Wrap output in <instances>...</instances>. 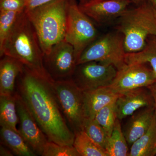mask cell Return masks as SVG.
<instances>
[{
  "label": "cell",
  "instance_id": "4dcf8cb0",
  "mask_svg": "<svg viewBox=\"0 0 156 156\" xmlns=\"http://www.w3.org/2000/svg\"><path fill=\"white\" fill-rule=\"evenodd\" d=\"M131 3L135 4L136 5H139L146 2V0H129Z\"/></svg>",
  "mask_w": 156,
  "mask_h": 156
},
{
  "label": "cell",
  "instance_id": "4fadbf2b",
  "mask_svg": "<svg viewBox=\"0 0 156 156\" xmlns=\"http://www.w3.org/2000/svg\"><path fill=\"white\" fill-rule=\"evenodd\" d=\"M154 106L152 95L147 87H141L122 93L115 101L117 118L120 120L144 108Z\"/></svg>",
  "mask_w": 156,
  "mask_h": 156
},
{
  "label": "cell",
  "instance_id": "8992f818",
  "mask_svg": "<svg viewBox=\"0 0 156 156\" xmlns=\"http://www.w3.org/2000/svg\"><path fill=\"white\" fill-rule=\"evenodd\" d=\"M97 35L92 20L75 0H68L64 40L73 47L77 62L84 50L97 38Z\"/></svg>",
  "mask_w": 156,
  "mask_h": 156
},
{
  "label": "cell",
  "instance_id": "9a60e30c",
  "mask_svg": "<svg viewBox=\"0 0 156 156\" xmlns=\"http://www.w3.org/2000/svg\"><path fill=\"white\" fill-rule=\"evenodd\" d=\"M154 106L139 109L131 115L123 131L128 144L131 145L145 134L150 127L154 115Z\"/></svg>",
  "mask_w": 156,
  "mask_h": 156
},
{
  "label": "cell",
  "instance_id": "e0dca14e",
  "mask_svg": "<svg viewBox=\"0 0 156 156\" xmlns=\"http://www.w3.org/2000/svg\"><path fill=\"white\" fill-rule=\"evenodd\" d=\"M1 127V144L9 148L16 155L37 156L19 132L5 126Z\"/></svg>",
  "mask_w": 156,
  "mask_h": 156
},
{
  "label": "cell",
  "instance_id": "6da1fadb",
  "mask_svg": "<svg viewBox=\"0 0 156 156\" xmlns=\"http://www.w3.org/2000/svg\"><path fill=\"white\" fill-rule=\"evenodd\" d=\"M50 76L23 66L16 81L17 92L28 107L49 141L73 146L75 134L62 110Z\"/></svg>",
  "mask_w": 156,
  "mask_h": 156
},
{
  "label": "cell",
  "instance_id": "3957f363",
  "mask_svg": "<svg viewBox=\"0 0 156 156\" xmlns=\"http://www.w3.org/2000/svg\"><path fill=\"white\" fill-rule=\"evenodd\" d=\"M68 0H53L25 11L38 38L44 54L64 40Z\"/></svg>",
  "mask_w": 156,
  "mask_h": 156
},
{
  "label": "cell",
  "instance_id": "1f68e13d",
  "mask_svg": "<svg viewBox=\"0 0 156 156\" xmlns=\"http://www.w3.org/2000/svg\"><path fill=\"white\" fill-rule=\"evenodd\" d=\"M147 1L156 11V0H147Z\"/></svg>",
  "mask_w": 156,
  "mask_h": 156
},
{
  "label": "cell",
  "instance_id": "4316f807",
  "mask_svg": "<svg viewBox=\"0 0 156 156\" xmlns=\"http://www.w3.org/2000/svg\"><path fill=\"white\" fill-rule=\"evenodd\" d=\"M27 0H0V11L22 12L25 11Z\"/></svg>",
  "mask_w": 156,
  "mask_h": 156
},
{
  "label": "cell",
  "instance_id": "d6a6232c",
  "mask_svg": "<svg viewBox=\"0 0 156 156\" xmlns=\"http://www.w3.org/2000/svg\"><path fill=\"white\" fill-rule=\"evenodd\" d=\"M89 1V0H80V4H83V3L86 2H88V1Z\"/></svg>",
  "mask_w": 156,
  "mask_h": 156
},
{
  "label": "cell",
  "instance_id": "30bf717a",
  "mask_svg": "<svg viewBox=\"0 0 156 156\" xmlns=\"http://www.w3.org/2000/svg\"><path fill=\"white\" fill-rule=\"evenodd\" d=\"M147 63L126 64L118 70L112 83L108 86L118 94L132 89L147 87L156 83V77L151 68Z\"/></svg>",
  "mask_w": 156,
  "mask_h": 156
},
{
  "label": "cell",
  "instance_id": "d6986e66",
  "mask_svg": "<svg viewBox=\"0 0 156 156\" xmlns=\"http://www.w3.org/2000/svg\"><path fill=\"white\" fill-rule=\"evenodd\" d=\"M19 122L15 95H0V125L18 131Z\"/></svg>",
  "mask_w": 156,
  "mask_h": 156
},
{
  "label": "cell",
  "instance_id": "d4e9b609",
  "mask_svg": "<svg viewBox=\"0 0 156 156\" xmlns=\"http://www.w3.org/2000/svg\"><path fill=\"white\" fill-rule=\"evenodd\" d=\"M83 131L98 144L105 149L108 136L103 128L95 119L86 118Z\"/></svg>",
  "mask_w": 156,
  "mask_h": 156
},
{
  "label": "cell",
  "instance_id": "7402d4cb",
  "mask_svg": "<svg viewBox=\"0 0 156 156\" xmlns=\"http://www.w3.org/2000/svg\"><path fill=\"white\" fill-rule=\"evenodd\" d=\"M74 147L80 156H109L105 149L92 140L83 131L76 132Z\"/></svg>",
  "mask_w": 156,
  "mask_h": 156
},
{
  "label": "cell",
  "instance_id": "7a4b0ae2",
  "mask_svg": "<svg viewBox=\"0 0 156 156\" xmlns=\"http://www.w3.org/2000/svg\"><path fill=\"white\" fill-rule=\"evenodd\" d=\"M4 55L15 58L33 71L50 76L44 66V53L37 35L25 11L0 49L1 57Z\"/></svg>",
  "mask_w": 156,
  "mask_h": 156
},
{
  "label": "cell",
  "instance_id": "44dd1931",
  "mask_svg": "<svg viewBox=\"0 0 156 156\" xmlns=\"http://www.w3.org/2000/svg\"><path fill=\"white\" fill-rule=\"evenodd\" d=\"M117 118L112 134L108 138L105 149L109 156H128V142Z\"/></svg>",
  "mask_w": 156,
  "mask_h": 156
},
{
  "label": "cell",
  "instance_id": "ba28073f",
  "mask_svg": "<svg viewBox=\"0 0 156 156\" xmlns=\"http://www.w3.org/2000/svg\"><path fill=\"white\" fill-rule=\"evenodd\" d=\"M43 59L46 71L54 80L70 79L77 66L73 47L65 40L44 54Z\"/></svg>",
  "mask_w": 156,
  "mask_h": 156
},
{
  "label": "cell",
  "instance_id": "603a6c76",
  "mask_svg": "<svg viewBox=\"0 0 156 156\" xmlns=\"http://www.w3.org/2000/svg\"><path fill=\"white\" fill-rule=\"evenodd\" d=\"M115 101L109 104L101 109L98 112L94 118L103 128L108 138L112 134L117 118L115 111Z\"/></svg>",
  "mask_w": 156,
  "mask_h": 156
},
{
  "label": "cell",
  "instance_id": "277c9868",
  "mask_svg": "<svg viewBox=\"0 0 156 156\" xmlns=\"http://www.w3.org/2000/svg\"><path fill=\"white\" fill-rule=\"evenodd\" d=\"M116 29L124 36L127 53H135L145 47L148 38L156 36V11L148 2L128 9L117 19Z\"/></svg>",
  "mask_w": 156,
  "mask_h": 156
},
{
  "label": "cell",
  "instance_id": "f1b7e54d",
  "mask_svg": "<svg viewBox=\"0 0 156 156\" xmlns=\"http://www.w3.org/2000/svg\"><path fill=\"white\" fill-rule=\"evenodd\" d=\"M5 146L1 144L0 146V156H12L13 153L9 148L6 147Z\"/></svg>",
  "mask_w": 156,
  "mask_h": 156
},
{
  "label": "cell",
  "instance_id": "836d02e7",
  "mask_svg": "<svg viewBox=\"0 0 156 156\" xmlns=\"http://www.w3.org/2000/svg\"><path fill=\"white\" fill-rule=\"evenodd\" d=\"M156 156V145L154 150L153 154V156Z\"/></svg>",
  "mask_w": 156,
  "mask_h": 156
},
{
  "label": "cell",
  "instance_id": "cb8c5ba5",
  "mask_svg": "<svg viewBox=\"0 0 156 156\" xmlns=\"http://www.w3.org/2000/svg\"><path fill=\"white\" fill-rule=\"evenodd\" d=\"M23 12L0 11V49L2 48Z\"/></svg>",
  "mask_w": 156,
  "mask_h": 156
},
{
  "label": "cell",
  "instance_id": "ac0fdd59",
  "mask_svg": "<svg viewBox=\"0 0 156 156\" xmlns=\"http://www.w3.org/2000/svg\"><path fill=\"white\" fill-rule=\"evenodd\" d=\"M156 145V117L145 134L131 145L128 156H153Z\"/></svg>",
  "mask_w": 156,
  "mask_h": 156
},
{
  "label": "cell",
  "instance_id": "ffe728a7",
  "mask_svg": "<svg viewBox=\"0 0 156 156\" xmlns=\"http://www.w3.org/2000/svg\"><path fill=\"white\" fill-rule=\"evenodd\" d=\"M126 62L128 63H148L151 66L156 77V36L148 38L144 48L135 53H126Z\"/></svg>",
  "mask_w": 156,
  "mask_h": 156
},
{
  "label": "cell",
  "instance_id": "7c38bea8",
  "mask_svg": "<svg viewBox=\"0 0 156 156\" xmlns=\"http://www.w3.org/2000/svg\"><path fill=\"white\" fill-rule=\"evenodd\" d=\"M131 3L129 0H89L79 7L89 18L103 24L118 19Z\"/></svg>",
  "mask_w": 156,
  "mask_h": 156
},
{
  "label": "cell",
  "instance_id": "9c48e42d",
  "mask_svg": "<svg viewBox=\"0 0 156 156\" xmlns=\"http://www.w3.org/2000/svg\"><path fill=\"white\" fill-rule=\"evenodd\" d=\"M117 71L113 65L89 62L77 65L71 78L82 91H87L109 86Z\"/></svg>",
  "mask_w": 156,
  "mask_h": 156
},
{
  "label": "cell",
  "instance_id": "8fae6325",
  "mask_svg": "<svg viewBox=\"0 0 156 156\" xmlns=\"http://www.w3.org/2000/svg\"><path fill=\"white\" fill-rule=\"evenodd\" d=\"M20 122L18 131L37 155L42 156L49 140L19 93H14Z\"/></svg>",
  "mask_w": 156,
  "mask_h": 156
},
{
  "label": "cell",
  "instance_id": "5b68a950",
  "mask_svg": "<svg viewBox=\"0 0 156 156\" xmlns=\"http://www.w3.org/2000/svg\"><path fill=\"white\" fill-rule=\"evenodd\" d=\"M124 36L119 32H110L97 38L80 56L77 65L95 61L113 65L117 70L127 63Z\"/></svg>",
  "mask_w": 156,
  "mask_h": 156
},
{
  "label": "cell",
  "instance_id": "83f0119b",
  "mask_svg": "<svg viewBox=\"0 0 156 156\" xmlns=\"http://www.w3.org/2000/svg\"><path fill=\"white\" fill-rule=\"evenodd\" d=\"M53 0H27V6L25 11L32 10Z\"/></svg>",
  "mask_w": 156,
  "mask_h": 156
},
{
  "label": "cell",
  "instance_id": "484cf974",
  "mask_svg": "<svg viewBox=\"0 0 156 156\" xmlns=\"http://www.w3.org/2000/svg\"><path fill=\"white\" fill-rule=\"evenodd\" d=\"M42 156H80L75 148L48 141L45 146Z\"/></svg>",
  "mask_w": 156,
  "mask_h": 156
},
{
  "label": "cell",
  "instance_id": "5bb4252c",
  "mask_svg": "<svg viewBox=\"0 0 156 156\" xmlns=\"http://www.w3.org/2000/svg\"><path fill=\"white\" fill-rule=\"evenodd\" d=\"M84 110L86 118L94 119L101 109L115 102L121 94L108 87L83 91Z\"/></svg>",
  "mask_w": 156,
  "mask_h": 156
},
{
  "label": "cell",
  "instance_id": "2e32d148",
  "mask_svg": "<svg viewBox=\"0 0 156 156\" xmlns=\"http://www.w3.org/2000/svg\"><path fill=\"white\" fill-rule=\"evenodd\" d=\"M0 61V95L15 93L17 78L24 66L15 58L4 55Z\"/></svg>",
  "mask_w": 156,
  "mask_h": 156
},
{
  "label": "cell",
  "instance_id": "f546056e",
  "mask_svg": "<svg viewBox=\"0 0 156 156\" xmlns=\"http://www.w3.org/2000/svg\"><path fill=\"white\" fill-rule=\"evenodd\" d=\"M152 95L154 100V114L156 117V83H155L147 87Z\"/></svg>",
  "mask_w": 156,
  "mask_h": 156
},
{
  "label": "cell",
  "instance_id": "52a82bcc",
  "mask_svg": "<svg viewBox=\"0 0 156 156\" xmlns=\"http://www.w3.org/2000/svg\"><path fill=\"white\" fill-rule=\"evenodd\" d=\"M54 87L62 110L74 133L83 131L86 117L83 91L72 78L54 80Z\"/></svg>",
  "mask_w": 156,
  "mask_h": 156
}]
</instances>
